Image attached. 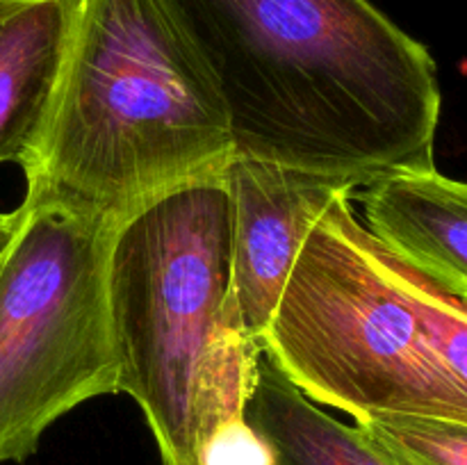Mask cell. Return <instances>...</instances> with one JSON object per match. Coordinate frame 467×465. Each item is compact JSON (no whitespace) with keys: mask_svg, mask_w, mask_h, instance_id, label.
<instances>
[{"mask_svg":"<svg viewBox=\"0 0 467 465\" xmlns=\"http://www.w3.org/2000/svg\"><path fill=\"white\" fill-rule=\"evenodd\" d=\"M160 5L222 103L235 158L354 191L436 169V62L369 0Z\"/></svg>","mask_w":467,"mask_h":465,"instance_id":"cell-1","label":"cell"},{"mask_svg":"<svg viewBox=\"0 0 467 465\" xmlns=\"http://www.w3.org/2000/svg\"><path fill=\"white\" fill-rule=\"evenodd\" d=\"M222 171L128 210L109 240L119 392L141 408L164 465H203L213 438L244 419L254 386L258 345L233 296Z\"/></svg>","mask_w":467,"mask_h":465,"instance_id":"cell-2","label":"cell"},{"mask_svg":"<svg viewBox=\"0 0 467 465\" xmlns=\"http://www.w3.org/2000/svg\"><path fill=\"white\" fill-rule=\"evenodd\" d=\"M233 158L226 114L160 0H73L71 32L26 190L123 217Z\"/></svg>","mask_w":467,"mask_h":465,"instance_id":"cell-3","label":"cell"},{"mask_svg":"<svg viewBox=\"0 0 467 465\" xmlns=\"http://www.w3.org/2000/svg\"><path fill=\"white\" fill-rule=\"evenodd\" d=\"M342 191L317 214L258 346L315 404L356 422L467 424V388L447 369Z\"/></svg>","mask_w":467,"mask_h":465,"instance_id":"cell-4","label":"cell"},{"mask_svg":"<svg viewBox=\"0 0 467 465\" xmlns=\"http://www.w3.org/2000/svg\"><path fill=\"white\" fill-rule=\"evenodd\" d=\"M0 255V465L85 401L119 392L108 251L119 217L26 190Z\"/></svg>","mask_w":467,"mask_h":465,"instance_id":"cell-5","label":"cell"},{"mask_svg":"<svg viewBox=\"0 0 467 465\" xmlns=\"http://www.w3.org/2000/svg\"><path fill=\"white\" fill-rule=\"evenodd\" d=\"M222 173L233 203V296L244 333L258 345L310 223L337 194L356 191L327 178L235 155Z\"/></svg>","mask_w":467,"mask_h":465,"instance_id":"cell-6","label":"cell"},{"mask_svg":"<svg viewBox=\"0 0 467 465\" xmlns=\"http://www.w3.org/2000/svg\"><path fill=\"white\" fill-rule=\"evenodd\" d=\"M363 223L392 255L467 301V182L438 169L360 187Z\"/></svg>","mask_w":467,"mask_h":465,"instance_id":"cell-7","label":"cell"},{"mask_svg":"<svg viewBox=\"0 0 467 465\" xmlns=\"http://www.w3.org/2000/svg\"><path fill=\"white\" fill-rule=\"evenodd\" d=\"M73 0H0V164L35 155L62 76Z\"/></svg>","mask_w":467,"mask_h":465,"instance_id":"cell-8","label":"cell"},{"mask_svg":"<svg viewBox=\"0 0 467 465\" xmlns=\"http://www.w3.org/2000/svg\"><path fill=\"white\" fill-rule=\"evenodd\" d=\"M244 419L269 442L276 465H397L356 424L324 413L260 346Z\"/></svg>","mask_w":467,"mask_h":465,"instance_id":"cell-9","label":"cell"},{"mask_svg":"<svg viewBox=\"0 0 467 465\" xmlns=\"http://www.w3.org/2000/svg\"><path fill=\"white\" fill-rule=\"evenodd\" d=\"M379 258L388 274L410 301L420 317L424 336L442 363L467 388V301L441 290L418 269L401 263L386 246L374 240Z\"/></svg>","mask_w":467,"mask_h":465,"instance_id":"cell-10","label":"cell"},{"mask_svg":"<svg viewBox=\"0 0 467 465\" xmlns=\"http://www.w3.org/2000/svg\"><path fill=\"white\" fill-rule=\"evenodd\" d=\"M356 427L397 465H467V424L438 418H377Z\"/></svg>","mask_w":467,"mask_h":465,"instance_id":"cell-11","label":"cell"},{"mask_svg":"<svg viewBox=\"0 0 467 465\" xmlns=\"http://www.w3.org/2000/svg\"><path fill=\"white\" fill-rule=\"evenodd\" d=\"M203 465H276V456L269 442L246 419H240L213 438Z\"/></svg>","mask_w":467,"mask_h":465,"instance_id":"cell-12","label":"cell"},{"mask_svg":"<svg viewBox=\"0 0 467 465\" xmlns=\"http://www.w3.org/2000/svg\"><path fill=\"white\" fill-rule=\"evenodd\" d=\"M14 226H16V212H0V255L12 240Z\"/></svg>","mask_w":467,"mask_h":465,"instance_id":"cell-13","label":"cell"}]
</instances>
